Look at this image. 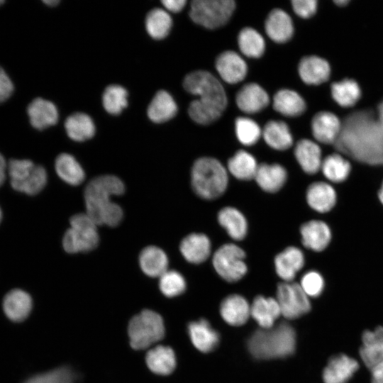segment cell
<instances>
[{
    "label": "cell",
    "mask_w": 383,
    "mask_h": 383,
    "mask_svg": "<svg viewBox=\"0 0 383 383\" xmlns=\"http://www.w3.org/2000/svg\"><path fill=\"white\" fill-rule=\"evenodd\" d=\"M105 110L113 115H118L128 105V91L122 86L111 84L106 88L102 96Z\"/></svg>",
    "instance_id": "obj_44"
},
{
    "label": "cell",
    "mask_w": 383,
    "mask_h": 383,
    "mask_svg": "<svg viewBox=\"0 0 383 383\" xmlns=\"http://www.w3.org/2000/svg\"><path fill=\"white\" fill-rule=\"evenodd\" d=\"M245 252L234 243H226L213 253L212 264L216 273L228 282L241 279L248 272Z\"/></svg>",
    "instance_id": "obj_9"
},
{
    "label": "cell",
    "mask_w": 383,
    "mask_h": 383,
    "mask_svg": "<svg viewBox=\"0 0 383 383\" xmlns=\"http://www.w3.org/2000/svg\"><path fill=\"white\" fill-rule=\"evenodd\" d=\"M172 20L170 13L160 8L149 11L145 18V28L148 34L154 39L165 38L170 33Z\"/></svg>",
    "instance_id": "obj_40"
},
{
    "label": "cell",
    "mask_w": 383,
    "mask_h": 383,
    "mask_svg": "<svg viewBox=\"0 0 383 383\" xmlns=\"http://www.w3.org/2000/svg\"><path fill=\"white\" fill-rule=\"evenodd\" d=\"M3 218H4V213H3V210L0 206V224L1 223L2 221H3Z\"/></svg>",
    "instance_id": "obj_59"
},
{
    "label": "cell",
    "mask_w": 383,
    "mask_h": 383,
    "mask_svg": "<svg viewBox=\"0 0 383 383\" xmlns=\"http://www.w3.org/2000/svg\"><path fill=\"white\" fill-rule=\"evenodd\" d=\"M123 210L115 202H112L104 211L101 218V225L105 224L110 227L118 226L123 218Z\"/></svg>",
    "instance_id": "obj_51"
},
{
    "label": "cell",
    "mask_w": 383,
    "mask_h": 383,
    "mask_svg": "<svg viewBox=\"0 0 383 383\" xmlns=\"http://www.w3.org/2000/svg\"><path fill=\"white\" fill-rule=\"evenodd\" d=\"M334 144L338 150L359 162L383 165V127L370 111L348 116Z\"/></svg>",
    "instance_id": "obj_1"
},
{
    "label": "cell",
    "mask_w": 383,
    "mask_h": 383,
    "mask_svg": "<svg viewBox=\"0 0 383 383\" xmlns=\"http://www.w3.org/2000/svg\"><path fill=\"white\" fill-rule=\"evenodd\" d=\"M179 250L187 262L201 264L205 262L211 253V242L206 234L190 233L181 241Z\"/></svg>",
    "instance_id": "obj_16"
},
{
    "label": "cell",
    "mask_w": 383,
    "mask_h": 383,
    "mask_svg": "<svg viewBox=\"0 0 383 383\" xmlns=\"http://www.w3.org/2000/svg\"><path fill=\"white\" fill-rule=\"evenodd\" d=\"M294 156L306 174H314L321 170V150L316 143L309 139L299 140L294 147Z\"/></svg>",
    "instance_id": "obj_25"
},
{
    "label": "cell",
    "mask_w": 383,
    "mask_h": 383,
    "mask_svg": "<svg viewBox=\"0 0 383 383\" xmlns=\"http://www.w3.org/2000/svg\"><path fill=\"white\" fill-rule=\"evenodd\" d=\"M301 79L309 85H318L326 82L331 74L328 62L318 56L310 55L301 58L298 65Z\"/></svg>",
    "instance_id": "obj_21"
},
{
    "label": "cell",
    "mask_w": 383,
    "mask_h": 383,
    "mask_svg": "<svg viewBox=\"0 0 383 383\" xmlns=\"http://www.w3.org/2000/svg\"><path fill=\"white\" fill-rule=\"evenodd\" d=\"M48 182V173L40 165H35L32 172L20 184L11 188L13 191L28 196H35L45 188Z\"/></svg>",
    "instance_id": "obj_42"
},
{
    "label": "cell",
    "mask_w": 383,
    "mask_h": 383,
    "mask_svg": "<svg viewBox=\"0 0 383 383\" xmlns=\"http://www.w3.org/2000/svg\"><path fill=\"white\" fill-rule=\"evenodd\" d=\"M288 177L286 168L278 163H260L254 179L263 191L275 193L285 184Z\"/></svg>",
    "instance_id": "obj_19"
},
{
    "label": "cell",
    "mask_w": 383,
    "mask_h": 383,
    "mask_svg": "<svg viewBox=\"0 0 383 383\" xmlns=\"http://www.w3.org/2000/svg\"><path fill=\"white\" fill-rule=\"evenodd\" d=\"M159 287L165 296L174 297L185 291L186 281L179 272L167 270L160 277Z\"/></svg>",
    "instance_id": "obj_46"
},
{
    "label": "cell",
    "mask_w": 383,
    "mask_h": 383,
    "mask_svg": "<svg viewBox=\"0 0 383 383\" xmlns=\"http://www.w3.org/2000/svg\"><path fill=\"white\" fill-rule=\"evenodd\" d=\"M145 361L152 372L160 375L170 374L176 366V357L173 350L164 345L150 349L146 354Z\"/></svg>",
    "instance_id": "obj_35"
},
{
    "label": "cell",
    "mask_w": 383,
    "mask_h": 383,
    "mask_svg": "<svg viewBox=\"0 0 383 383\" xmlns=\"http://www.w3.org/2000/svg\"><path fill=\"white\" fill-rule=\"evenodd\" d=\"M142 271L149 277H160L167 270L168 257L160 248L150 245L142 250L139 255Z\"/></svg>",
    "instance_id": "obj_33"
},
{
    "label": "cell",
    "mask_w": 383,
    "mask_h": 383,
    "mask_svg": "<svg viewBox=\"0 0 383 383\" xmlns=\"http://www.w3.org/2000/svg\"><path fill=\"white\" fill-rule=\"evenodd\" d=\"M67 135L73 140L82 142L92 138L95 126L91 118L84 113H74L65 122Z\"/></svg>",
    "instance_id": "obj_37"
},
{
    "label": "cell",
    "mask_w": 383,
    "mask_h": 383,
    "mask_svg": "<svg viewBox=\"0 0 383 383\" xmlns=\"http://www.w3.org/2000/svg\"><path fill=\"white\" fill-rule=\"evenodd\" d=\"M218 222L234 240H243L248 233V221L244 214L233 206L222 208L218 213Z\"/></svg>",
    "instance_id": "obj_27"
},
{
    "label": "cell",
    "mask_w": 383,
    "mask_h": 383,
    "mask_svg": "<svg viewBox=\"0 0 383 383\" xmlns=\"http://www.w3.org/2000/svg\"><path fill=\"white\" fill-rule=\"evenodd\" d=\"M191 184L201 199L213 200L222 196L228 184V172L223 164L212 157H201L193 164Z\"/></svg>",
    "instance_id": "obj_3"
},
{
    "label": "cell",
    "mask_w": 383,
    "mask_h": 383,
    "mask_svg": "<svg viewBox=\"0 0 383 383\" xmlns=\"http://www.w3.org/2000/svg\"><path fill=\"white\" fill-rule=\"evenodd\" d=\"M26 115L30 127L42 131L55 126L59 118L55 104L42 96H35L26 107Z\"/></svg>",
    "instance_id": "obj_11"
},
{
    "label": "cell",
    "mask_w": 383,
    "mask_h": 383,
    "mask_svg": "<svg viewBox=\"0 0 383 383\" xmlns=\"http://www.w3.org/2000/svg\"><path fill=\"white\" fill-rule=\"evenodd\" d=\"M321 170L330 182L340 183L348 177L351 165L343 156L334 153L323 160Z\"/></svg>",
    "instance_id": "obj_39"
},
{
    "label": "cell",
    "mask_w": 383,
    "mask_h": 383,
    "mask_svg": "<svg viewBox=\"0 0 383 383\" xmlns=\"http://www.w3.org/2000/svg\"><path fill=\"white\" fill-rule=\"evenodd\" d=\"M35 164L29 158L11 157L8 160L7 176L11 188L22 182L33 170Z\"/></svg>",
    "instance_id": "obj_45"
},
{
    "label": "cell",
    "mask_w": 383,
    "mask_h": 383,
    "mask_svg": "<svg viewBox=\"0 0 383 383\" xmlns=\"http://www.w3.org/2000/svg\"><path fill=\"white\" fill-rule=\"evenodd\" d=\"M334 2L340 6H345L346 4H348L349 3V1L348 0H338V1H334Z\"/></svg>",
    "instance_id": "obj_58"
},
{
    "label": "cell",
    "mask_w": 383,
    "mask_h": 383,
    "mask_svg": "<svg viewBox=\"0 0 383 383\" xmlns=\"http://www.w3.org/2000/svg\"><path fill=\"white\" fill-rule=\"evenodd\" d=\"M372 383H383V360L370 369Z\"/></svg>",
    "instance_id": "obj_53"
},
{
    "label": "cell",
    "mask_w": 383,
    "mask_h": 383,
    "mask_svg": "<svg viewBox=\"0 0 383 383\" xmlns=\"http://www.w3.org/2000/svg\"><path fill=\"white\" fill-rule=\"evenodd\" d=\"M308 205L318 213H327L335 205L337 195L334 188L325 182L311 184L306 192Z\"/></svg>",
    "instance_id": "obj_23"
},
{
    "label": "cell",
    "mask_w": 383,
    "mask_h": 383,
    "mask_svg": "<svg viewBox=\"0 0 383 383\" xmlns=\"http://www.w3.org/2000/svg\"><path fill=\"white\" fill-rule=\"evenodd\" d=\"M272 107L284 116L296 117L304 113L306 104L298 92L289 89H281L273 96Z\"/></svg>",
    "instance_id": "obj_28"
},
{
    "label": "cell",
    "mask_w": 383,
    "mask_h": 383,
    "mask_svg": "<svg viewBox=\"0 0 383 383\" xmlns=\"http://www.w3.org/2000/svg\"><path fill=\"white\" fill-rule=\"evenodd\" d=\"M274 264L277 274L283 282H292L304 266V254L300 248L289 246L275 256Z\"/></svg>",
    "instance_id": "obj_15"
},
{
    "label": "cell",
    "mask_w": 383,
    "mask_h": 383,
    "mask_svg": "<svg viewBox=\"0 0 383 383\" xmlns=\"http://www.w3.org/2000/svg\"><path fill=\"white\" fill-rule=\"evenodd\" d=\"M163 6L168 12L177 13L181 11L187 4L185 0H164L162 1Z\"/></svg>",
    "instance_id": "obj_52"
},
{
    "label": "cell",
    "mask_w": 383,
    "mask_h": 383,
    "mask_svg": "<svg viewBox=\"0 0 383 383\" xmlns=\"http://www.w3.org/2000/svg\"><path fill=\"white\" fill-rule=\"evenodd\" d=\"M358 362L343 354L332 357L323 372L324 383H346L358 369Z\"/></svg>",
    "instance_id": "obj_22"
},
{
    "label": "cell",
    "mask_w": 383,
    "mask_h": 383,
    "mask_svg": "<svg viewBox=\"0 0 383 383\" xmlns=\"http://www.w3.org/2000/svg\"><path fill=\"white\" fill-rule=\"evenodd\" d=\"M276 299L281 315L287 319H294L308 313L311 309L309 297L299 284L292 282L279 283L277 288Z\"/></svg>",
    "instance_id": "obj_10"
},
{
    "label": "cell",
    "mask_w": 383,
    "mask_h": 383,
    "mask_svg": "<svg viewBox=\"0 0 383 383\" xmlns=\"http://www.w3.org/2000/svg\"><path fill=\"white\" fill-rule=\"evenodd\" d=\"M74 374L72 370L61 367L31 376L23 383H74Z\"/></svg>",
    "instance_id": "obj_47"
},
{
    "label": "cell",
    "mask_w": 383,
    "mask_h": 383,
    "mask_svg": "<svg viewBox=\"0 0 383 383\" xmlns=\"http://www.w3.org/2000/svg\"><path fill=\"white\" fill-rule=\"evenodd\" d=\"M15 84L6 70L0 65V105L8 101L14 94Z\"/></svg>",
    "instance_id": "obj_49"
},
{
    "label": "cell",
    "mask_w": 383,
    "mask_h": 383,
    "mask_svg": "<svg viewBox=\"0 0 383 383\" xmlns=\"http://www.w3.org/2000/svg\"><path fill=\"white\" fill-rule=\"evenodd\" d=\"M235 132L238 141L245 146L255 145L262 134V130L259 124L246 116L235 118Z\"/></svg>",
    "instance_id": "obj_43"
},
{
    "label": "cell",
    "mask_w": 383,
    "mask_h": 383,
    "mask_svg": "<svg viewBox=\"0 0 383 383\" xmlns=\"http://www.w3.org/2000/svg\"><path fill=\"white\" fill-rule=\"evenodd\" d=\"M265 30L272 41L284 43L292 38L294 28L291 16L281 9H274L267 16Z\"/></svg>",
    "instance_id": "obj_17"
},
{
    "label": "cell",
    "mask_w": 383,
    "mask_h": 383,
    "mask_svg": "<svg viewBox=\"0 0 383 383\" xmlns=\"http://www.w3.org/2000/svg\"><path fill=\"white\" fill-rule=\"evenodd\" d=\"M342 125L339 118L333 113L321 111L314 115L311 121V131L314 138L324 144L335 143Z\"/></svg>",
    "instance_id": "obj_18"
},
{
    "label": "cell",
    "mask_w": 383,
    "mask_h": 383,
    "mask_svg": "<svg viewBox=\"0 0 383 383\" xmlns=\"http://www.w3.org/2000/svg\"><path fill=\"white\" fill-rule=\"evenodd\" d=\"M331 94L340 106L350 107L357 102L361 96V91L355 80L345 79L331 85Z\"/></svg>",
    "instance_id": "obj_41"
},
{
    "label": "cell",
    "mask_w": 383,
    "mask_h": 383,
    "mask_svg": "<svg viewBox=\"0 0 383 383\" xmlns=\"http://www.w3.org/2000/svg\"><path fill=\"white\" fill-rule=\"evenodd\" d=\"M42 3L48 7H55L57 6L58 4H60V1L58 0H43L42 1Z\"/></svg>",
    "instance_id": "obj_55"
},
{
    "label": "cell",
    "mask_w": 383,
    "mask_h": 383,
    "mask_svg": "<svg viewBox=\"0 0 383 383\" xmlns=\"http://www.w3.org/2000/svg\"><path fill=\"white\" fill-rule=\"evenodd\" d=\"M378 120L383 127V101L378 106Z\"/></svg>",
    "instance_id": "obj_56"
},
{
    "label": "cell",
    "mask_w": 383,
    "mask_h": 383,
    "mask_svg": "<svg viewBox=\"0 0 383 383\" xmlns=\"http://www.w3.org/2000/svg\"><path fill=\"white\" fill-rule=\"evenodd\" d=\"M33 301L30 294L21 289H13L6 294L3 299V309L11 321L20 322L30 314Z\"/></svg>",
    "instance_id": "obj_20"
},
{
    "label": "cell",
    "mask_w": 383,
    "mask_h": 383,
    "mask_svg": "<svg viewBox=\"0 0 383 383\" xmlns=\"http://www.w3.org/2000/svg\"><path fill=\"white\" fill-rule=\"evenodd\" d=\"M378 197L380 202L383 204V182L382 184L380 189L379 190Z\"/></svg>",
    "instance_id": "obj_57"
},
{
    "label": "cell",
    "mask_w": 383,
    "mask_h": 383,
    "mask_svg": "<svg viewBox=\"0 0 383 383\" xmlns=\"http://www.w3.org/2000/svg\"><path fill=\"white\" fill-rule=\"evenodd\" d=\"M262 136L267 145L276 150H286L293 145V136L289 127L282 121H269L262 129Z\"/></svg>",
    "instance_id": "obj_30"
},
{
    "label": "cell",
    "mask_w": 383,
    "mask_h": 383,
    "mask_svg": "<svg viewBox=\"0 0 383 383\" xmlns=\"http://www.w3.org/2000/svg\"><path fill=\"white\" fill-rule=\"evenodd\" d=\"M8 160L5 155L0 151V188L5 184L7 176Z\"/></svg>",
    "instance_id": "obj_54"
},
{
    "label": "cell",
    "mask_w": 383,
    "mask_h": 383,
    "mask_svg": "<svg viewBox=\"0 0 383 383\" xmlns=\"http://www.w3.org/2000/svg\"><path fill=\"white\" fill-rule=\"evenodd\" d=\"M184 89L199 98L201 105L221 113L228 104L227 95L221 82L211 72L196 70L189 73L184 79Z\"/></svg>",
    "instance_id": "obj_4"
},
{
    "label": "cell",
    "mask_w": 383,
    "mask_h": 383,
    "mask_svg": "<svg viewBox=\"0 0 383 383\" xmlns=\"http://www.w3.org/2000/svg\"><path fill=\"white\" fill-rule=\"evenodd\" d=\"M240 51L246 57L259 58L265 50V41L262 35L255 28H243L238 35Z\"/></svg>",
    "instance_id": "obj_38"
},
{
    "label": "cell",
    "mask_w": 383,
    "mask_h": 383,
    "mask_svg": "<svg viewBox=\"0 0 383 383\" xmlns=\"http://www.w3.org/2000/svg\"><path fill=\"white\" fill-rule=\"evenodd\" d=\"M280 315V308L274 298L257 296L250 306V316L262 328L273 327Z\"/></svg>",
    "instance_id": "obj_31"
},
{
    "label": "cell",
    "mask_w": 383,
    "mask_h": 383,
    "mask_svg": "<svg viewBox=\"0 0 383 383\" xmlns=\"http://www.w3.org/2000/svg\"><path fill=\"white\" fill-rule=\"evenodd\" d=\"M55 169L58 177L70 185H79L85 178L84 171L80 164L68 153H61L56 157Z\"/></svg>",
    "instance_id": "obj_36"
},
{
    "label": "cell",
    "mask_w": 383,
    "mask_h": 383,
    "mask_svg": "<svg viewBox=\"0 0 383 383\" xmlns=\"http://www.w3.org/2000/svg\"><path fill=\"white\" fill-rule=\"evenodd\" d=\"M6 2V0H0V8H1Z\"/></svg>",
    "instance_id": "obj_60"
},
{
    "label": "cell",
    "mask_w": 383,
    "mask_h": 383,
    "mask_svg": "<svg viewBox=\"0 0 383 383\" xmlns=\"http://www.w3.org/2000/svg\"><path fill=\"white\" fill-rule=\"evenodd\" d=\"M292 7L297 16L303 18H308L315 14L317 9V1L316 0H293Z\"/></svg>",
    "instance_id": "obj_50"
},
{
    "label": "cell",
    "mask_w": 383,
    "mask_h": 383,
    "mask_svg": "<svg viewBox=\"0 0 383 383\" xmlns=\"http://www.w3.org/2000/svg\"><path fill=\"white\" fill-rule=\"evenodd\" d=\"M235 103L243 113L255 114L268 106L270 97L266 90L260 84L250 82L238 90L235 96Z\"/></svg>",
    "instance_id": "obj_13"
},
{
    "label": "cell",
    "mask_w": 383,
    "mask_h": 383,
    "mask_svg": "<svg viewBox=\"0 0 383 383\" xmlns=\"http://www.w3.org/2000/svg\"><path fill=\"white\" fill-rule=\"evenodd\" d=\"M148 116L160 123L172 118L177 113V105L172 96L165 90L157 91L148 107Z\"/></svg>",
    "instance_id": "obj_32"
},
{
    "label": "cell",
    "mask_w": 383,
    "mask_h": 383,
    "mask_svg": "<svg viewBox=\"0 0 383 383\" xmlns=\"http://www.w3.org/2000/svg\"><path fill=\"white\" fill-rule=\"evenodd\" d=\"M235 9L233 0H194L191 3L189 16L195 23L215 29L229 21Z\"/></svg>",
    "instance_id": "obj_8"
},
{
    "label": "cell",
    "mask_w": 383,
    "mask_h": 383,
    "mask_svg": "<svg viewBox=\"0 0 383 383\" xmlns=\"http://www.w3.org/2000/svg\"><path fill=\"white\" fill-rule=\"evenodd\" d=\"M220 313L228 324L234 326H241L250 316V306L243 296L231 294L222 301Z\"/></svg>",
    "instance_id": "obj_24"
},
{
    "label": "cell",
    "mask_w": 383,
    "mask_h": 383,
    "mask_svg": "<svg viewBox=\"0 0 383 383\" xmlns=\"http://www.w3.org/2000/svg\"><path fill=\"white\" fill-rule=\"evenodd\" d=\"M258 165L252 154L240 150L228 159L226 169L235 178L246 181L254 179Z\"/></svg>",
    "instance_id": "obj_34"
},
{
    "label": "cell",
    "mask_w": 383,
    "mask_h": 383,
    "mask_svg": "<svg viewBox=\"0 0 383 383\" xmlns=\"http://www.w3.org/2000/svg\"><path fill=\"white\" fill-rule=\"evenodd\" d=\"M121 179L114 175H101L91 179L84 189V202L87 213L97 224L101 225L104 211L113 202L111 197L124 193Z\"/></svg>",
    "instance_id": "obj_5"
},
{
    "label": "cell",
    "mask_w": 383,
    "mask_h": 383,
    "mask_svg": "<svg viewBox=\"0 0 383 383\" xmlns=\"http://www.w3.org/2000/svg\"><path fill=\"white\" fill-rule=\"evenodd\" d=\"M248 349L257 360L283 358L292 355L296 348V333L287 323L255 331L248 340Z\"/></svg>",
    "instance_id": "obj_2"
},
{
    "label": "cell",
    "mask_w": 383,
    "mask_h": 383,
    "mask_svg": "<svg viewBox=\"0 0 383 383\" xmlns=\"http://www.w3.org/2000/svg\"><path fill=\"white\" fill-rule=\"evenodd\" d=\"M70 223V228L62 238V246L67 252H88L98 245V225L87 213L72 216Z\"/></svg>",
    "instance_id": "obj_7"
},
{
    "label": "cell",
    "mask_w": 383,
    "mask_h": 383,
    "mask_svg": "<svg viewBox=\"0 0 383 383\" xmlns=\"http://www.w3.org/2000/svg\"><path fill=\"white\" fill-rule=\"evenodd\" d=\"M188 333L194 346L202 353L211 352L219 343V334L205 319L191 322Z\"/></svg>",
    "instance_id": "obj_26"
},
{
    "label": "cell",
    "mask_w": 383,
    "mask_h": 383,
    "mask_svg": "<svg viewBox=\"0 0 383 383\" xmlns=\"http://www.w3.org/2000/svg\"><path fill=\"white\" fill-rule=\"evenodd\" d=\"M128 332L130 344L133 349H146L163 338V320L157 313L143 310L131 319Z\"/></svg>",
    "instance_id": "obj_6"
},
{
    "label": "cell",
    "mask_w": 383,
    "mask_h": 383,
    "mask_svg": "<svg viewBox=\"0 0 383 383\" xmlns=\"http://www.w3.org/2000/svg\"><path fill=\"white\" fill-rule=\"evenodd\" d=\"M215 67L221 78L228 84L243 81L248 74L245 60L233 50H226L216 59Z\"/></svg>",
    "instance_id": "obj_12"
},
{
    "label": "cell",
    "mask_w": 383,
    "mask_h": 383,
    "mask_svg": "<svg viewBox=\"0 0 383 383\" xmlns=\"http://www.w3.org/2000/svg\"><path fill=\"white\" fill-rule=\"evenodd\" d=\"M299 285L309 297H316L323 290L324 279L318 272L311 270L302 276Z\"/></svg>",
    "instance_id": "obj_48"
},
{
    "label": "cell",
    "mask_w": 383,
    "mask_h": 383,
    "mask_svg": "<svg viewBox=\"0 0 383 383\" xmlns=\"http://www.w3.org/2000/svg\"><path fill=\"white\" fill-rule=\"evenodd\" d=\"M303 245L314 252H321L329 245L332 234L326 223L320 220H311L300 227Z\"/></svg>",
    "instance_id": "obj_14"
},
{
    "label": "cell",
    "mask_w": 383,
    "mask_h": 383,
    "mask_svg": "<svg viewBox=\"0 0 383 383\" xmlns=\"http://www.w3.org/2000/svg\"><path fill=\"white\" fill-rule=\"evenodd\" d=\"M362 340L360 355L365 365L370 370L383 360V326L373 331H365Z\"/></svg>",
    "instance_id": "obj_29"
}]
</instances>
